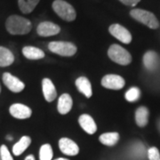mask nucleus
Returning a JSON list of instances; mask_svg holds the SVG:
<instances>
[{
  "label": "nucleus",
  "mask_w": 160,
  "mask_h": 160,
  "mask_svg": "<svg viewBox=\"0 0 160 160\" xmlns=\"http://www.w3.org/2000/svg\"><path fill=\"white\" fill-rule=\"evenodd\" d=\"M125 85H126L125 79L118 75H106L102 79V86L107 89L120 90L125 86Z\"/></svg>",
  "instance_id": "nucleus-7"
},
{
  "label": "nucleus",
  "mask_w": 160,
  "mask_h": 160,
  "mask_svg": "<svg viewBox=\"0 0 160 160\" xmlns=\"http://www.w3.org/2000/svg\"><path fill=\"white\" fill-rule=\"evenodd\" d=\"M120 2L127 6H135L141 0H119Z\"/></svg>",
  "instance_id": "nucleus-27"
},
{
  "label": "nucleus",
  "mask_w": 160,
  "mask_h": 160,
  "mask_svg": "<svg viewBox=\"0 0 160 160\" xmlns=\"http://www.w3.org/2000/svg\"><path fill=\"white\" fill-rule=\"evenodd\" d=\"M52 149L50 144H44L39 150V160H52Z\"/></svg>",
  "instance_id": "nucleus-23"
},
{
  "label": "nucleus",
  "mask_w": 160,
  "mask_h": 160,
  "mask_svg": "<svg viewBox=\"0 0 160 160\" xmlns=\"http://www.w3.org/2000/svg\"><path fill=\"white\" fill-rule=\"evenodd\" d=\"M159 56L154 51H148L143 56V63L145 68L149 71H154L159 66Z\"/></svg>",
  "instance_id": "nucleus-13"
},
{
  "label": "nucleus",
  "mask_w": 160,
  "mask_h": 160,
  "mask_svg": "<svg viewBox=\"0 0 160 160\" xmlns=\"http://www.w3.org/2000/svg\"><path fill=\"white\" fill-rule=\"evenodd\" d=\"M109 31L117 39L124 44H130L132 42V35L129 30L120 24H112L109 28Z\"/></svg>",
  "instance_id": "nucleus-6"
},
{
  "label": "nucleus",
  "mask_w": 160,
  "mask_h": 160,
  "mask_svg": "<svg viewBox=\"0 0 160 160\" xmlns=\"http://www.w3.org/2000/svg\"><path fill=\"white\" fill-rule=\"evenodd\" d=\"M0 158L1 160H13L10 151L6 145H2L0 148Z\"/></svg>",
  "instance_id": "nucleus-25"
},
{
  "label": "nucleus",
  "mask_w": 160,
  "mask_h": 160,
  "mask_svg": "<svg viewBox=\"0 0 160 160\" xmlns=\"http://www.w3.org/2000/svg\"><path fill=\"white\" fill-rule=\"evenodd\" d=\"M22 54L29 60H40L45 57V52L34 46H25L22 48Z\"/></svg>",
  "instance_id": "nucleus-17"
},
{
  "label": "nucleus",
  "mask_w": 160,
  "mask_h": 160,
  "mask_svg": "<svg viewBox=\"0 0 160 160\" xmlns=\"http://www.w3.org/2000/svg\"><path fill=\"white\" fill-rule=\"evenodd\" d=\"M0 160H1V158H0Z\"/></svg>",
  "instance_id": "nucleus-32"
},
{
  "label": "nucleus",
  "mask_w": 160,
  "mask_h": 160,
  "mask_svg": "<svg viewBox=\"0 0 160 160\" xmlns=\"http://www.w3.org/2000/svg\"><path fill=\"white\" fill-rule=\"evenodd\" d=\"M14 62V55L9 49L0 46V67L10 66Z\"/></svg>",
  "instance_id": "nucleus-18"
},
{
  "label": "nucleus",
  "mask_w": 160,
  "mask_h": 160,
  "mask_svg": "<svg viewBox=\"0 0 160 160\" xmlns=\"http://www.w3.org/2000/svg\"><path fill=\"white\" fill-rule=\"evenodd\" d=\"M78 123L82 129H84V131H86L89 134H93L97 131V126L90 115H81L78 118Z\"/></svg>",
  "instance_id": "nucleus-14"
},
{
  "label": "nucleus",
  "mask_w": 160,
  "mask_h": 160,
  "mask_svg": "<svg viewBox=\"0 0 160 160\" xmlns=\"http://www.w3.org/2000/svg\"><path fill=\"white\" fill-rule=\"evenodd\" d=\"M3 82L5 84V86L12 92H20L25 88V84L22 82L18 78L12 76L8 72H6L3 74Z\"/></svg>",
  "instance_id": "nucleus-8"
},
{
  "label": "nucleus",
  "mask_w": 160,
  "mask_h": 160,
  "mask_svg": "<svg viewBox=\"0 0 160 160\" xmlns=\"http://www.w3.org/2000/svg\"><path fill=\"white\" fill-rule=\"evenodd\" d=\"M48 49L53 53L65 57L73 56L77 52V46L74 44L70 42H63V41H54L49 43Z\"/></svg>",
  "instance_id": "nucleus-5"
},
{
  "label": "nucleus",
  "mask_w": 160,
  "mask_h": 160,
  "mask_svg": "<svg viewBox=\"0 0 160 160\" xmlns=\"http://www.w3.org/2000/svg\"><path fill=\"white\" fill-rule=\"evenodd\" d=\"M76 86L78 87V91L82 92L86 97L90 98L92 94V86L90 81L85 77H80L76 80Z\"/></svg>",
  "instance_id": "nucleus-16"
},
{
  "label": "nucleus",
  "mask_w": 160,
  "mask_h": 160,
  "mask_svg": "<svg viewBox=\"0 0 160 160\" xmlns=\"http://www.w3.org/2000/svg\"><path fill=\"white\" fill-rule=\"evenodd\" d=\"M10 114L18 119H26L31 117L32 111L30 108L21 103H14L9 109Z\"/></svg>",
  "instance_id": "nucleus-10"
},
{
  "label": "nucleus",
  "mask_w": 160,
  "mask_h": 160,
  "mask_svg": "<svg viewBox=\"0 0 160 160\" xmlns=\"http://www.w3.org/2000/svg\"><path fill=\"white\" fill-rule=\"evenodd\" d=\"M108 55L111 61L118 63L119 65H128L132 62V56L130 52L123 48L119 45H112L110 46L108 51Z\"/></svg>",
  "instance_id": "nucleus-4"
},
{
  "label": "nucleus",
  "mask_w": 160,
  "mask_h": 160,
  "mask_svg": "<svg viewBox=\"0 0 160 160\" xmlns=\"http://www.w3.org/2000/svg\"><path fill=\"white\" fill-rule=\"evenodd\" d=\"M25 160H35V158L33 155H29L26 158H25Z\"/></svg>",
  "instance_id": "nucleus-28"
},
{
  "label": "nucleus",
  "mask_w": 160,
  "mask_h": 160,
  "mask_svg": "<svg viewBox=\"0 0 160 160\" xmlns=\"http://www.w3.org/2000/svg\"><path fill=\"white\" fill-rule=\"evenodd\" d=\"M125 97H126V101H128L130 102H136L141 97V91L137 87H132L126 92Z\"/></svg>",
  "instance_id": "nucleus-24"
},
{
  "label": "nucleus",
  "mask_w": 160,
  "mask_h": 160,
  "mask_svg": "<svg viewBox=\"0 0 160 160\" xmlns=\"http://www.w3.org/2000/svg\"><path fill=\"white\" fill-rule=\"evenodd\" d=\"M52 6L58 16L66 22H73L77 17L74 7L64 0H54Z\"/></svg>",
  "instance_id": "nucleus-3"
},
{
  "label": "nucleus",
  "mask_w": 160,
  "mask_h": 160,
  "mask_svg": "<svg viewBox=\"0 0 160 160\" xmlns=\"http://www.w3.org/2000/svg\"><path fill=\"white\" fill-rule=\"evenodd\" d=\"M148 157L149 160H160L159 150L155 147L150 148L148 150Z\"/></svg>",
  "instance_id": "nucleus-26"
},
{
  "label": "nucleus",
  "mask_w": 160,
  "mask_h": 160,
  "mask_svg": "<svg viewBox=\"0 0 160 160\" xmlns=\"http://www.w3.org/2000/svg\"><path fill=\"white\" fill-rule=\"evenodd\" d=\"M55 160H69V159H67V158H57V159H55Z\"/></svg>",
  "instance_id": "nucleus-29"
},
{
  "label": "nucleus",
  "mask_w": 160,
  "mask_h": 160,
  "mask_svg": "<svg viewBox=\"0 0 160 160\" xmlns=\"http://www.w3.org/2000/svg\"><path fill=\"white\" fill-rule=\"evenodd\" d=\"M7 140H9V141H12V137H7Z\"/></svg>",
  "instance_id": "nucleus-30"
},
{
  "label": "nucleus",
  "mask_w": 160,
  "mask_h": 160,
  "mask_svg": "<svg viewBox=\"0 0 160 160\" xmlns=\"http://www.w3.org/2000/svg\"><path fill=\"white\" fill-rule=\"evenodd\" d=\"M135 121L138 126L144 127L149 122V109L146 107H140L135 111Z\"/></svg>",
  "instance_id": "nucleus-19"
},
{
  "label": "nucleus",
  "mask_w": 160,
  "mask_h": 160,
  "mask_svg": "<svg viewBox=\"0 0 160 160\" xmlns=\"http://www.w3.org/2000/svg\"><path fill=\"white\" fill-rule=\"evenodd\" d=\"M130 15L135 21L146 25L149 29H157L159 28V22L158 18L155 16L154 13L151 12L135 8V9L131 10Z\"/></svg>",
  "instance_id": "nucleus-2"
},
{
  "label": "nucleus",
  "mask_w": 160,
  "mask_h": 160,
  "mask_svg": "<svg viewBox=\"0 0 160 160\" xmlns=\"http://www.w3.org/2000/svg\"><path fill=\"white\" fill-rule=\"evenodd\" d=\"M42 89H43V94L46 100V102H51L55 100L57 96V92L55 89V86L52 84L49 78H44L42 81Z\"/></svg>",
  "instance_id": "nucleus-12"
},
{
  "label": "nucleus",
  "mask_w": 160,
  "mask_h": 160,
  "mask_svg": "<svg viewBox=\"0 0 160 160\" xmlns=\"http://www.w3.org/2000/svg\"><path fill=\"white\" fill-rule=\"evenodd\" d=\"M39 1L40 0H18V6L22 13L28 14L34 11Z\"/></svg>",
  "instance_id": "nucleus-21"
},
{
  "label": "nucleus",
  "mask_w": 160,
  "mask_h": 160,
  "mask_svg": "<svg viewBox=\"0 0 160 160\" xmlns=\"http://www.w3.org/2000/svg\"><path fill=\"white\" fill-rule=\"evenodd\" d=\"M59 147L63 154L68 156H76L79 152V148L77 143L69 138H62L59 141Z\"/></svg>",
  "instance_id": "nucleus-11"
},
{
  "label": "nucleus",
  "mask_w": 160,
  "mask_h": 160,
  "mask_svg": "<svg viewBox=\"0 0 160 160\" xmlns=\"http://www.w3.org/2000/svg\"><path fill=\"white\" fill-rule=\"evenodd\" d=\"M0 92H1V85H0Z\"/></svg>",
  "instance_id": "nucleus-31"
},
{
  "label": "nucleus",
  "mask_w": 160,
  "mask_h": 160,
  "mask_svg": "<svg viewBox=\"0 0 160 160\" xmlns=\"http://www.w3.org/2000/svg\"><path fill=\"white\" fill-rule=\"evenodd\" d=\"M6 28L11 35H26L32 29V23L26 18L11 15L6 20Z\"/></svg>",
  "instance_id": "nucleus-1"
},
{
  "label": "nucleus",
  "mask_w": 160,
  "mask_h": 160,
  "mask_svg": "<svg viewBox=\"0 0 160 160\" xmlns=\"http://www.w3.org/2000/svg\"><path fill=\"white\" fill-rule=\"evenodd\" d=\"M99 140L106 146H114L119 140V134L118 132H106L102 134Z\"/></svg>",
  "instance_id": "nucleus-22"
},
{
  "label": "nucleus",
  "mask_w": 160,
  "mask_h": 160,
  "mask_svg": "<svg viewBox=\"0 0 160 160\" xmlns=\"http://www.w3.org/2000/svg\"><path fill=\"white\" fill-rule=\"evenodd\" d=\"M30 143H31V139L29 136H22L17 143H15L13 145L12 153L15 156L22 155L26 149H28V147L30 145Z\"/></svg>",
  "instance_id": "nucleus-20"
},
{
  "label": "nucleus",
  "mask_w": 160,
  "mask_h": 160,
  "mask_svg": "<svg viewBox=\"0 0 160 160\" xmlns=\"http://www.w3.org/2000/svg\"><path fill=\"white\" fill-rule=\"evenodd\" d=\"M72 98L68 93H63L59 98L58 101V111L62 115H65L69 113L70 109L72 108Z\"/></svg>",
  "instance_id": "nucleus-15"
},
{
  "label": "nucleus",
  "mask_w": 160,
  "mask_h": 160,
  "mask_svg": "<svg viewBox=\"0 0 160 160\" xmlns=\"http://www.w3.org/2000/svg\"><path fill=\"white\" fill-rule=\"evenodd\" d=\"M60 26L51 22H42L37 28V32L40 37H51L60 33Z\"/></svg>",
  "instance_id": "nucleus-9"
}]
</instances>
